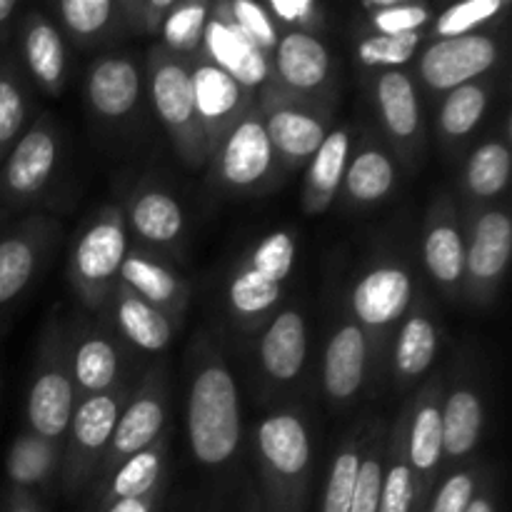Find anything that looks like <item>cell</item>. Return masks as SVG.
Returning a JSON list of instances; mask_svg holds the SVG:
<instances>
[{
    "mask_svg": "<svg viewBox=\"0 0 512 512\" xmlns=\"http://www.w3.org/2000/svg\"><path fill=\"white\" fill-rule=\"evenodd\" d=\"M350 163V133L345 128L330 130L313 155L305 175V210L323 213L333 203Z\"/></svg>",
    "mask_w": 512,
    "mask_h": 512,
    "instance_id": "f546056e",
    "label": "cell"
},
{
    "mask_svg": "<svg viewBox=\"0 0 512 512\" xmlns=\"http://www.w3.org/2000/svg\"><path fill=\"white\" fill-rule=\"evenodd\" d=\"M420 33L408 35H365L358 43V60L368 68L395 70L410 63L420 45Z\"/></svg>",
    "mask_w": 512,
    "mask_h": 512,
    "instance_id": "ee69618b",
    "label": "cell"
},
{
    "mask_svg": "<svg viewBox=\"0 0 512 512\" xmlns=\"http://www.w3.org/2000/svg\"><path fill=\"white\" fill-rule=\"evenodd\" d=\"M308 360V323L300 310H280L260 338V368L275 383H295Z\"/></svg>",
    "mask_w": 512,
    "mask_h": 512,
    "instance_id": "ffe728a7",
    "label": "cell"
},
{
    "mask_svg": "<svg viewBox=\"0 0 512 512\" xmlns=\"http://www.w3.org/2000/svg\"><path fill=\"white\" fill-rule=\"evenodd\" d=\"M160 500H163V490L158 493L143 495V498H128V500H115V503L103 505V508L93 512H158Z\"/></svg>",
    "mask_w": 512,
    "mask_h": 512,
    "instance_id": "816d5d0a",
    "label": "cell"
},
{
    "mask_svg": "<svg viewBox=\"0 0 512 512\" xmlns=\"http://www.w3.org/2000/svg\"><path fill=\"white\" fill-rule=\"evenodd\" d=\"M508 8L505 0H468L450 5L435 23V38H458V35L478 33L480 25L490 23Z\"/></svg>",
    "mask_w": 512,
    "mask_h": 512,
    "instance_id": "f6af8a7d",
    "label": "cell"
},
{
    "mask_svg": "<svg viewBox=\"0 0 512 512\" xmlns=\"http://www.w3.org/2000/svg\"><path fill=\"white\" fill-rule=\"evenodd\" d=\"M165 458H168V435H163L150 448L135 453L125 463H120L103 483L95 485L90 512L108 503H115V500L143 498V495L163 490Z\"/></svg>",
    "mask_w": 512,
    "mask_h": 512,
    "instance_id": "603a6c76",
    "label": "cell"
},
{
    "mask_svg": "<svg viewBox=\"0 0 512 512\" xmlns=\"http://www.w3.org/2000/svg\"><path fill=\"white\" fill-rule=\"evenodd\" d=\"M125 403H128L125 385H115L113 390L78 400L65 435L68 440L63 448V463H60V485L68 498H78L95 483Z\"/></svg>",
    "mask_w": 512,
    "mask_h": 512,
    "instance_id": "3957f363",
    "label": "cell"
},
{
    "mask_svg": "<svg viewBox=\"0 0 512 512\" xmlns=\"http://www.w3.org/2000/svg\"><path fill=\"white\" fill-rule=\"evenodd\" d=\"M423 260L430 278L455 295L465 283V238L460 230L455 208L450 203H438L430 213L423 233Z\"/></svg>",
    "mask_w": 512,
    "mask_h": 512,
    "instance_id": "ac0fdd59",
    "label": "cell"
},
{
    "mask_svg": "<svg viewBox=\"0 0 512 512\" xmlns=\"http://www.w3.org/2000/svg\"><path fill=\"white\" fill-rule=\"evenodd\" d=\"M173 5L175 0H143V3H125L120 5V8L130 10V13L135 15L133 23H140L143 30L155 33V30H160V25H163L165 15L173 10Z\"/></svg>",
    "mask_w": 512,
    "mask_h": 512,
    "instance_id": "f907efd6",
    "label": "cell"
},
{
    "mask_svg": "<svg viewBox=\"0 0 512 512\" xmlns=\"http://www.w3.org/2000/svg\"><path fill=\"white\" fill-rule=\"evenodd\" d=\"M190 83H193L195 115L208 140V148L215 150L223 135L248 113V93L210 60L190 70Z\"/></svg>",
    "mask_w": 512,
    "mask_h": 512,
    "instance_id": "9a60e30c",
    "label": "cell"
},
{
    "mask_svg": "<svg viewBox=\"0 0 512 512\" xmlns=\"http://www.w3.org/2000/svg\"><path fill=\"white\" fill-rule=\"evenodd\" d=\"M85 98L105 120H120L133 113L140 100V73L133 60L125 55H105L90 65Z\"/></svg>",
    "mask_w": 512,
    "mask_h": 512,
    "instance_id": "44dd1931",
    "label": "cell"
},
{
    "mask_svg": "<svg viewBox=\"0 0 512 512\" xmlns=\"http://www.w3.org/2000/svg\"><path fill=\"white\" fill-rule=\"evenodd\" d=\"M360 455H363V450H360L358 438H350L338 450V455H335L333 465L328 470V480H325L320 512H350L355 480H358Z\"/></svg>",
    "mask_w": 512,
    "mask_h": 512,
    "instance_id": "ab89813d",
    "label": "cell"
},
{
    "mask_svg": "<svg viewBox=\"0 0 512 512\" xmlns=\"http://www.w3.org/2000/svg\"><path fill=\"white\" fill-rule=\"evenodd\" d=\"M8 512H43V510L38 508L33 495L25 493V490H15L13 498H10Z\"/></svg>",
    "mask_w": 512,
    "mask_h": 512,
    "instance_id": "f5cc1de1",
    "label": "cell"
},
{
    "mask_svg": "<svg viewBox=\"0 0 512 512\" xmlns=\"http://www.w3.org/2000/svg\"><path fill=\"white\" fill-rule=\"evenodd\" d=\"M60 163V135L50 118L35 123L15 143L3 170V190L10 200L28 203L53 180Z\"/></svg>",
    "mask_w": 512,
    "mask_h": 512,
    "instance_id": "7c38bea8",
    "label": "cell"
},
{
    "mask_svg": "<svg viewBox=\"0 0 512 512\" xmlns=\"http://www.w3.org/2000/svg\"><path fill=\"white\" fill-rule=\"evenodd\" d=\"M208 60L213 65H218L220 70L230 75L245 93L260 88V85L268 83L270 78V63L268 55L258 48L255 43H250L238 28L228 23V20L208 18L203 30V45Z\"/></svg>",
    "mask_w": 512,
    "mask_h": 512,
    "instance_id": "e0dca14e",
    "label": "cell"
},
{
    "mask_svg": "<svg viewBox=\"0 0 512 512\" xmlns=\"http://www.w3.org/2000/svg\"><path fill=\"white\" fill-rule=\"evenodd\" d=\"M368 373V335L355 323H343L325 345L323 388L330 403H350Z\"/></svg>",
    "mask_w": 512,
    "mask_h": 512,
    "instance_id": "d6986e66",
    "label": "cell"
},
{
    "mask_svg": "<svg viewBox=\"0 0 512 512\" xmlns=\"http://www.w3.org/2000/svg\"><path fill=\"white\" fill-rule=\"evenodd\" d=\"M128 255V225L118 208H105L78 235L70 253V283L85 305L100 308L118 285Z\"/></svg>",
    "mask_w": 512,
    "mask_h": 512,
    "instance_id": "5b68a950",
    "label": "cell"
},
{
    "mask_svg": "<svg viewBox=\"0 0 512 512\" xmlns=\"http://www.w3.org/2000/svg\"><path fill=\"white\" fill-rule=\"evenodd\" d=\"M423 498H420L418 480L405 455V418L393 433V448H390L388 468L383 470V488H380L378 512H420Z\"/></svg>",
    "mask_w": 512,
    "mask_h": 512,
    "instance_id": "d590c367",
    "label": "cell"
},
{
    "mask_svg": "<svg viewBox=\"0 0 512 512\" xmlns=\"http://www.w3.org/2000/svg\"><path fill=\"white\" fill-rule=\"evenodd\" d=\"M405 455L418 480L423 505L433 493L435 475L443 463V393L440 385H428L405 418Z\"/></svg>",
    "mask_w": 512,
    "mask_h": 512,
    "instance_id": "5bb4252c",
    "label": "cell"
},
{
    "mask_svg": "<svg viewBox=\"0 0 512 512\" xmlns=\"http://www.w3.org/2000/svg\"><path fill=\"white\" fill-rule=\"evenodd\" d=\"M60 463H63V443H50L33 433H23L10 445L5 470L15 490L30 493L50 485V480L60 473Z\"/></svg>",
    "mask_w": 512,
    "mask_h": 512,
    "instance_id": "d6a6232c",
    "label": "cell"
},
{
    "mask_svg": "<svg viewBox=\"0 0 512 512\" xmlns=\"http://www.w3.org/2000/svg\"><path fill=\"white\" fill-rule=\"evenodd\" d=\"M125 225L150 245H173L185 225L178 198L165 190L145 188L133 198Z\"/></svg>",
    "mask_w": 512,
    "mask_h": 512,
    "instance_id": "4dcf8cb0",
    "label": "cell"
},
{
    "mask_svg": "<svg viewBox=\"0 0 512 512\" xmlns=\"http://www.w3.org/2000/svg\"><path fill=\"white\" fill-rule=\"evenodd\" d=\"M263 123L275 158L283 160L288 168H298V165L313 160V155L318 153L325 135H328V128L318 115L308 113L293 103H280V100L270 105Z\"/></svg>",
    "mask_w": 512,
    "mask_h": 512,
    "instance_id": "7402d4cb",
    "label": "cell"
},
{
    "mask_svg": "<svg viewBox=\"0 0 512 512\" xmlns=\"http://www.w3.org/2000/svg\"><path fill=\"white\" fill-rule=\"evenodd\" d=\"M218 175L230 190L248 193L270 175L275 163L273 145L265 130L263 115L248 113L223 135L218 143Z\"/></svg>",
    "mask_w": 512,
    "mask_h": 512,
    "instance_id": "30bf717a",
    "label": "cell"
},
{
    "mask_svg": "<svg viewBox=\"0 0 512 512\" xmlns=\"http://www.w3.org/2000/svg\"><path fill=\"white\" fill-rule=\"evenodd\" d=\"M465 512H498V503H495V495L490 493V488L478 490L473 503L468 505V510Z\"/></svg>",
    "mask_w": 512,
    "mask_h": 512,
    "instance_id": "db71d44e",
    "label": "cell"
},
{
    "mask_svg": "<svg viewBox=\"0 0 512 512\" xmlns=\"http://www.w3.org/2000/svg\"><path fill=\"white\" fill-rule=\"evenodd\" d=\"M375 98H378L385 133L403 148H415L423 128V115H420L418 90L410 75L403 70H385L375 85Z\"/></svg>",
    "mask_w": 512,
    "mask_h": 512,
    "instance_id": "4316f807",
    "label": "cell"
},
{
    "mask_svg": "<svg viewBox=\"0 0 512 512\" xmlns=\"http://www.w3.org/2000/svg\"><path fill=\"white\" fill-rule=\"evenodd\" d=\"M488 110V88L480 83L460 85L440 105V133L448 140H463L473 133Z\"/></svg>",
    "mask_w": 512,
    "mask_h": 512,
    "instance_id": "74e56055",
    "label": "cell"
},
{
    "mask_svg": "<svg viewBox=\"0 0 512 512\" xmlns=\"http://www.w3.org/2000/svg\"><path fill=\"white\" fill-rule=\"evenodd\" d=\"M298 240L293 230L265 235L228 283V308L243 325H260L283 298V283L293 273Z\"/></svg>",
    "mask_w": 512,
    "mask_h": 512,
    "instance_id": "277c9868",
    "label": "cell"
},
{
    "mask_svg": "<svg viewBox=\"0 0 512 512\" xmlns=\"http://www.w3.org/2000/svg\"><path fill=\"white\" fill-rule=\"evenodd\" d=\"M498 60L500 45L488 33L438 38L420 58V78L430 90L450 93L488 73Z\"/></svg>",
    "mask_w": 512,
    "mask_h": 512,
    "instance_id": "9c48e42d",
    "label": "cell"
},
{
    "mask_svg": "<svg viewBox=\"0 0 512 512\" xmlns=\"http://www.w3.org/2000/svg\"><path fill=\"white\" fill-rule=\"evenodd\" d=\"M118 283L133 290L153 308L163 310L168 318L178 315L188 298V285L183 283V278L165 268L163 263H155L150 255L140 253V250H128L123 265H120Z\"/></svg>",
    "mask_w": 512,
    "mask_h": 512,
    "instance_id": "484cf974",
    "label": "cell"
},
{
    "mask_svg": "<svg viewBox=\"0 0 512 512\" xmlns=\"http://www.w3.org/2000/svg\"><path fill=\"white\" fill-rule=\"evenodd\" d=\"M512 253V220L505 210L478 215L465 243V288L473 298H490L505 278Z\"/></svg>",
    "mask_w": 512,
    "mask_h": 512,
    "instance_id": "4fadbf2b",
    "label": "cell"
},
{
    "mask_svg": "<svg viewBox=\"0 0 512 512\" xmlns=\"http://www.w3.org/2000/svg\"><path fill=\"white\" fill-rule=\"evenodd\" d=\"M185 425L193 458L203 468H223L235 458L243 435L238 380L213 345H200L188 383Z\"/></svg>",
    "mask_w": 512,
    "mask_h": 512,
    "instance_id": "6da1fadb",
    "label": "cell"
},
{
    "mask_svg": "<svg viewBox=\"0 0 512 512\" xmlns=\"http://www.w3.org/2000/svg\"><path fill=\"white\" fill-rule=\"evenodd\" d=\"M150 98L160 123L165 125L185 163H203L210 148L195 115L190 70L163 45L150 50Z\"/></svg>",
    "mask_w": 512,
    "mask_h": 512,
    "instance_id": "8992f818",
    "label": "cell"
},
{
    "mask_svg": "<svg viewBox=\"0 0 512 512\" xmlns=\"http://www.w3.org/2000/svg\"><path fill=\"white\" fill-rule=\"evenodd\" d=\"M512 155L510 148L498 140L478 145L465 163V188L480 200L498 198L510 183Z\"/></svg>",
    "mask_w": 512,
    "mask_h": 512,
    "instance_id": "8d00e7d4",
    "label": "cell"
},
{
    "mask_svg": "<svg viewBox=\"0 0 512 512\" xmlns=\"http://www.w3.org/2000/svg\"><path fill=\"white\" fill-rule=\"evenodd\" d=\"M270 18H278L280 23L288 25H300L305 28H313V25H320V5L313 3V0H270L268 5Z\"/></svg>",
    "mask_w": 512,
    "mask_h": 512,
    "instance_id": "681fc988",
    "label": "cell"
},
{
    "mask_svg": "<svg viewBox=\"0 0 512 512\" xmlns=\"http://www.w3.org/2000/svg\"><path fill=\"white\" fill-rule=\"evenodd\" d=\"M210 18V5L205 3H175L173 10L165 15L160 33H163V48L168 53L188 55L203 45V30Z\"/></svg>",
    "mask_w": 512,
    "mask_h": 512,
    "instance_id": "f35d334b",
    "label": "cell"
},
{
    "mask_svg": "<svg viewBox=\"0 0 512 512\" xmlns=\"http://www.w3.org/2000/svg\"><path fill=\"white\" fill-rule=\"evenodd\" d=\"M23 58L35 83L48 93H60L65 83V43L60 30L45 15L33 13L23 28Z\"/></svg>",
    "mask_w": 512,
    "mask_h": 512,
    "instance_id": "f1b7e54d",
    "label": "cell"
},
{
    "mask_svg": "<svg viewBox=\"0 0 512 512\" xmlns=\"http://www.w3.org/2000/svg\"><path fill=\"white\" fill-rule=\"evenodd\" d=\"M255 448L263 478V512H305L313 443L303 415L283 410L260 420Z\"/></svg>",
    "mask_w": 512,
    "mask_h": 512,
    "instance_id": "7a4b0ae2",
    "label": "cell"
},
{
    "mask_svg": "<svg viewBox=\"0 0 512 512\" xmlns=\"http://www.w3.org/2000/svg\"><path fill=\"white\" fill-rule=\"evenodd\" d=\"M438 328L425 310H415L408 315L398 333L393 363L400 378L415 380L428 373L430 365L438 358Z\"/></svg>",
    "mask_w": 512,
    "mask_h": 512,
    "instance_id": "e575fe53",
    "label": "cell"
},
{
    "mask_svg": "<svg viewBox=\"0 0 512 512\" xmlns=\"http://www.w3.org/2000/svg\"><path fill=\"white\" fill-rule=\"evenodd\" d=\"M75 405H78V395L70 378L68 350L63 348V340L53 333V338L43 343L38 370L33 375L28 403H25L30 433L50 443H65Z\"/></svg>",
    "mask_w": 512,
    "mask_h": 512,
    "instance_id": "52a82bcc",
    "label": "cell"
},
{
    "mask_svg": "<svg viewBox=\"0 0 512 512\" xmlns=\"http://www.w3.org/2000/svg\"><path fill=\"white\" fill-rule=\"evenodd\" d=\"M215 15L228 20V23L233 25V28H238L250 43L258 45L265 55L273 53L275 45H278V28H275L273 18H270L265 5L253 3V0H230V3L218 5Z\"/></svg>",
    "mask_w": 512,
    "mask_h": 512,
    "instance_id": "60d3db41",
    "label": "cell"
},
{
    "mask_svg": "<svg viewBox=\"0 0 512 512\" xmlns=\"http://www.w3.org/2000/svg\"><path fill=\"white\" fill-rule=\"evenodd\" d=\"M478 493L475 470H455L430 495L425 512H465Z\"/></svg>",
    "mask_w": 512,
    "mask_h": 512,
    "instance_id": "c3c4849f",
    "label": "cell"
},
{
    "mask_svg": "<svg viewBox=\"0 0 512 512\" xmlns=\"http://www.w3.org/2000/svg\"><path fill=\"white\" fill-rule=\"evenodd\" d=\"M58 225L48 218H35L15 233L0 238V308L18 300L38 275L40 263L55 245Z\"/></svg>",
    "mask_w": 512,
    "mask_h": 512,
    "instance_id": "2e32d148",
    "label": "cell"
},
{
    "mask_svg": "<svg viewBox=\"0 0 512 512\" xmlns=\"http://www.w3.org/2000/svg\"><path fill=\"white\" fill-rule=\"evenodd\" d=\"M15 10H18V3H15V0H0V25L8 23L10 15H13Z\"/></svg>",
    "mask_w": 512,
    "mask_h": 512,
    "instance_id": "11a10c76",
    "label": "cell"
},
{
    "mask_svg": "<svg viewBox=\"0 0 512 512\" xmlns=\"http://www.w3.org/2000/svg\"><path fill=\"white\" fill-rule=\"evenodd\" d=\"M115 323L130 345L143 353H160L173 340V323L163 310L153 308L143 298L125 288L123 283L115 285Z\"/></svg>",
    "mask_w": 512,
    "mask_h": 512,
    "instance_id": "83f0119b",
    "label": "cell"
},
{
    "mask_svg": "<svg viewBox=\"0 0 512 512\" xmlns=\"http://www.w3.org/2000/svg\"><path fill=\"white\" fill-rule=\"evenodd\" d=\"M118 5L110 0H63L58 3L60 20L78 40H93L113 25Z\"/></svg>",
    "mask_w": 512,
    "mask_h": 512,
    "instance_id": "7bdbcfd3",
    "label": "cell"
},
{
    "mask_svg": "<svg viewBox=\"0 0 512 512\" xmlns=\"http://www.w3.org/2000/svg\"><path fill=\"white\" fill-rule=\"evenodd\" d=\"M363 10L370 13V23L378 35L420 33V28H425L433 18L425 5L400 3V0H368L363 3Z\"/></svg>",
    "mask_w": 512,
    "mask_h": 512,
    "instance_id": "b9f144b4",
    "label": "cell"
},
{
    "mask_svg": "<svg viewBox=\"0 0 512 512\" xmlns=\"http://www.w3.org/2000/svg\"><path fill=\"white\" fill-rule=\"evenodd\" d=\"M70 378H73L78 400L100 395L120 385V350L108 335L88 330L68 350Z\"/></svg>",
    "mask_w": 512,
    "mask_h": 512,
    "instance_id": "d4e9b609",
    "label": "cell"
},
{
    "mask_svg": "<svg viewBox=\"0 0 512 512\" xmlns=\"http://www.w3.org/2000/svg\"><path fill=\"white\" fill-rule=\"evenodd\" d=\"M168 383L163 370H153L143 385L135 390L133 398L123 405L118 423H115L113 438H110L108 453L98 470L93 485H100L120 463L133 458L140 450L150 448L163 438L165 423H168Z\"/></svg>",
    "mask_w": 512,
    "mask_h": 512,
    "instance_id": "ba28073f",
    "label": "cell"
},
{
    "mask_svg": "<svg viewBox=\"0 0 512 512\" xmlns=\"http://www.w3.org/2000/svg\"><path fill=\"white\" fill-rule=\"evenodd\" d=\"M275 73L290 93H313L330 75V53L313 33L290 30L275 45Z\"/></svg>",
    "mask_w": 512,
    "mask_h": 512,
    "instance_id": "cb8c5ba5",
    "label": "cell"
},
{
    "mask_svg": "<svg viewBox=\"0 0 512 512\" xmlns=\"http://www.w3.org/2000/svg\"><path fill=\"white\" fill-rule=\"evenodd\" d=\"M383 458H385V443L378 433L373 438V443L368 445V450L360 455L358 480H355L350 512H378L380 488H383V470H385Z\"/></svg>",
    "mask_w": 512,
    "mask_h": 512,
    "instance_id": "bcb514c9",
    "label": "cell"
},
{
    "mask_svg": "<svg viewBox=\"0 0 512 512\" xmlns=\"http://www.w3.org/2000/svg\"><path fill=\"white\" fill-rule=\"evenodd\" d=\"M413 278L398 263H380L355 283L350 293V310L363 333H383L393 328L410 308Z\"/></svg>",
    "mask_w": 512,
    "mask_h": 512,
    "instance_id": "8fae6325",
    "label": "cell"
},
{
    "mask_svg": "<svg viewBox=\"0 0 512 512\" xmlns=\"http://www.w3.org/2000/svg\"><path fill=\"white\" fill-rule=\"evenodd\" d=\"M483 400L468 385L450 390L443 398V458H468L483 433Z\"/></svg>",
    "mask_w": 512,
    "mask_h": 512,
    "instance_id": "1f68e13d",
    "label": "cell"
},
{
    "mask_svg": "<svg viewBox=\"0 0 512 512\" xmlns=\"http://www.w3.org/2000/svg\"><path fill=\"white\" fill-rule=\"evenodd\" d=\"M25 125V95L10 70H0V155L18 140Z\"/></svg>",
    "mask_w": 512,
    "mask_h": 512,
    "instance_id": "7dc6e473",
    "label": "cell"
},
{
    "mask_svg": "<svg viewBox=\"0 0 512 512\" xmlns=\"http://www.w3.org/2000/svg\"><path fill=\"white\" fill-rule=\"evenodd\" d=\"M345 198L355 205L380 203L395 188V165L380 148L360 150L345 168Z\"/></svg>",
    "mask_w": 512,
    "mask_h": 512,
    "instance_id": "836d02e7",
    "label": "cell"
}]
</instances>
